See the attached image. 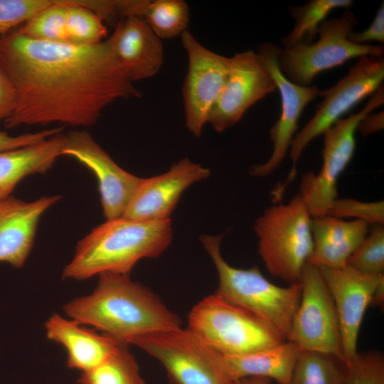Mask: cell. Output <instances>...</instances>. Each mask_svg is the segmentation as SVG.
<instances>
[{
  "label": "cell",
  "mask_w": 384,
  "mask_h": 384,
  "mask_svg": "<svg viewBox=\"0 0 384 384\" xmlns=\"http://www.w3.org/2000/svg\"><path fill=\"white\" fill-rule=\"evenodd\" d=\"M0 68L16 92L7 128L96 123L116 100L140 97L121 70L110 38L93 46L32 39L14 30L0 37Z\"/></svg>",
  "instance_id": "1"
},
{
  "label": "cell",
  "mask_w": 384,
  "mask_h": 384,
  "mask_svg": "<svg viewBox=\"0 0 384 384\" xmlns=\"http://www.w3.org/2000/svg\"><path fill=\"white\" fill-rule=\"evenodd\" d=\"M89 295L68 302L67 316L123 344L140 336L178 329L180 317L151 289L129 274L104 272Z\"/></svg>",
  "instance_id": "2"
},
{
  "label": "cell",
  "mask_w": 384,
  "mask_h": 384,
  "mask_svg": "<svg viewBox=\"0 0 384 384\" xmlns=\"http://www.w3.org/2000/svg\"><path fill=\"white\" fill-rule=\"evenodd\" d=\"M172 235L170 219L143 221L122 216L106 220L78 241L62 277L84 280L104 272L129 274L139 260L161 255Z\"/></svg>",
  "instance_id": "3"
},
{
  "label": "cell",
  "mask_w": 384,
  "mask_h": 384,
  "mask_svg": "<svg viewBox=\"0 0 384 384\" xmlns=\"http://www.w3.org/2000/svg\"><path fill=\"white\" fill-rule=\"evenodd\" d=\"M222 235H202L200 240L216 269L218 285L214 294L257 315L287 338L301 298V283L277 286L257 266L240 269L229 265L220 251Z\"/></svg>",
  "instance_id": "4"
},
{
  "label": "cell",
  "mask_w": 384,
  "mask_h": 384,
  "mask_svg": "<svg viewBox=\"0 0 384 384\" xmlns=\"http://www.w3.org/2000/svg\"><path fill=\"white\" fill-rule=\"evenodd\" d=\"M311 215L297 194L267 208L255 221L258 253L269 273L289 284L299 283L313 250Z\"/></svg>",
  "instance_id": "5"
},
{
  "label": "cell",
  "mask_w": 384,
  "mask_h": 384,
  "mask_svg": "<svg viewBox=\"0 0 384 384\" xmlns=\"http://www.w3.org/2000/svg\"><path fill=\"white\" fill-rule=\"evenodd\" d=\"M187 328L224 356L255 353L286 341L264 319L215 294L193 306L188 315Z\"/></svg>",
  "instance_id": "6"
},
{
  "label": "cell",
  "mask_w": 384,
  "mask_h": 384,
  "mask_svg": "<svg viewBox=\"0 0 384 384\" xmlns=\"http://www.w3.org/2000/svg\"><path fill=\"white\" fill-rule=\"evenodd\" d=\"M356 23L354 14L346 10L338 18L323 21L316 42L299 43L283 49L279 48L277 62L281 72L292 82L309 86L319 73L341 65L352 58L383 57V46L359 45L348 40V36Z\"/></svg>",
  "instance_id": "7"
},
{
  "label": "cell",
  "mask_w": 384,
  "mask_h": 384,
  "mask_svg": "<svg viewBox=\"0 0 384 384\" xmlns=\"http://www.w3.org/2000/svg\"><path fill=\"white\" fill-rule=\"evenodd\" d=\"M135 345L158 360L169 384H230L223 356L189 329L149 333L134 338Z\"/></svg>",
  "instance_id": "8"
},
{
  "label": "cell",
  "mask_w": 384,
  "mask_h": 384,
  "mask_svg": "<svg viewBox=\"0 0 384 384\" xmlns=\"http://www.w3.org/2000/svg\"><path fill=\"white\" fill-rule=\"evenodd\" d=\"M383 102L382 86L358 112L338 120L323 134L321 169L316 174L311 171L303 174L299 193L311 217L326 215L330 206L338 198V180L355 152L357 126Z\"/></svg>",
  "instance_id": "9"
},
{
  "label": "cell",
  "mask_w": 384,
  "mask_h": 384,
  "mask_svg": "<svg viewBox=\"0 0 384 384\" xmlns=\"http://www.w3.org/2000/svg\"><path fill=\"white\" fill-rule=\"evenodd\" d=\"M384 80L383 57L358 58L348 73L334 86L320 92L323 100L316 105L311 119L296 134L289 154L292 169L287 182L294 176L298 161L307 145L323 134L353 107L373 95Z\"/></svg>",
  "instance_id": "10"
},
{
  "label": "cell",
  "mask_w": 384,
  "mask_h": 384,
  "mask_svg": "<svg viewBox=\"0 0 384 384\" xmlns=\"http://www.w3.org/2000/svg\"><path fill=\"white\" fill-rule=\"evenodd\" d=\"M300 283V302L286 340L301 350L322 352L345 361L336 309L319 267L306 263Z\"/></svg>",
  "instance_id": "11"
},
{
  "label": "cell",
  "mask_w": 384,
  "mask_h": 384,
  "mask_svg": "<svg viewBox=\"0 0 384 384\" xmlns=\"http://www.w3.org/2000/svg\"><path fill=\"white\" fill-rule=\"evenodd\" d=\"M277 90L275 81L256 52L249 50L230 58L228 75L208 123L217 132L233 127L255 103Z\"/></svg>",
  "instance_id": "12"
},
{
  "label": "cell",
  "mask_w": 384,
  "mask_h": 384,
  "mask_svg": "<svg viewBox=\"0 0 384 384\" xmlns=\"http://www.w3.org/2000/svg\"><path fill=\"white\" fill-rule=\"evenodd\" d=\"M181 38L188 59L183 87L186 127L199 137L225 82L230 58L206 48L188 30Z\"/></svg>",
  "instance_id": "13"
},
{
  "label": "cell",
  "mask_w": 384,
  "mask_h": 384,
  "mask_svg": "<svg viewBox=\"0 0 384 384\" xmlns=\"http://www.w3.org/2000/svg\"><path fill=\"white\" fill-rule=\"evenodd\" d=\"M64 155L75 158L95 175L105 218L122 217L142 178L118 166L84 130L65 134Z\"/></svg>",
  "instance_id": "14"
},
{
  "label": "cell",
  "mask_w": 384,
  "mask_h": 384,
  "mask_svg": "<svg viewBox=\"0 0 384 384\" xmlns=\"http://www.w3.org/2000/svg\"><path fill=\"white\" fill-rule=\"evenodd\" d=\"M278 50L279 47L273 43H263L257 51L272 75L281 97L280 116L270 131L272 154L267 161L255 165L250 171L258 177L270 175L282 163L296 135L304 107L321 92L316 85L302 86L288 80L278 67Z\"/></svg>",
  "instance_id": "15"
},
{
  "label": "cell",
  "mask_w": 384,
  "mask_h": 384,
  "mask_svg": "<svg viewBox=\"0 0 384 384\" xmlns=\"http://www.w3.org/2000/svg\"><path fill=\"white\" fill-rule=\"evenodd\" d=\"M319 268L336 309L343 352L347 363L358 353L357 344L362 321L375 290L384 282V274L363 273L347 265L336 269Z\"/></svg>",
  "instance_id": "16"
},
{
  "label": "cell",
  "mask_w": 384,
  "mask_h": 384,
  "mask_svg": "<svg viewBox=\"0 0 384 384\" xmlns=\"http://www.w3.org/2000/svg\"><path fill=\"white\" fill-rule=\"evenodd\" d=\"M209 176L208 169L182 159L166 173L142 178L122 217L143 221L170 219L184 191Z\"/></svg>",
  "instance_id": "17"
},
{
  "label": "cell",
  "mask_w": 384,
  "mask_h": 384,
  "mask_svg": "<svg viewBox=\"0 0 384 384\" xmlns=\"http://www.w3.org/2000/svg\"><path fill=\"white\" fill-rule=\"evenodd\" d=\"M62 198L43 196L27 202L9 196L0 199V262L21 268L33 247L42 215Z\"/></svg>",
  "instance_id": "18"
},
{
  "label": "cell",
  "mask_w": 384,
  "mask_h": 384,
  "mask_svg": "<svg viewBox=\"0 0 384 384\" xmlns=\"http://www.w3.org/2000/svg\"><path fill=\"white\" fill-rule=\"evenodd\" d=\"M110 38L118 66L131 82L149 78L159 71L163 45L142 17L121 20Z\"/></svg>",
  "instance_id": "19"
},
{
  "label": "cell",
  "mask_w": 384,
  "mask_h": 384,
  "mask_svg": "<svg viewBox=\"0 0 384 384\" xmlns=\"http://www.w3.org/2000/svg\"><path fill=\"white\" fill-rule=\"evenodd\" d=\"M45 329L48 338L67 351V366L82 373L101 364L123 345L105 334H99L58 314L48 319Z\"/></svg>",
  "instance_id": "20"
},
{
  "label": "cell",
  "mask_w": 384,
  "mask_h": 384,
  "mask_svg": "<svg viewBox=\"0 0 384 384\" xmlns=\"http://www.w3.org/2000/svg\"><path fill=\"white\" fill-rule=\"evenodd\" d=\"M363 220H345L329 215L312 217L313 250L306 263L317 267L342 268L368 234Z\"/></svg>",
  "instance_id": "21"
},
{
  "label": "cell",
  "mask_w": 384,
  "mask_h": 384,
  "mask_svg": "<svg viewBox=\"0 0 384 384\" xmlns=\"http://www.w3.org/2000/svg\"><path fill=\"white\" fill-rule=\"evenodd\" d=\"M65 134L54 135L38 144L0 151V199L11 196L26 176L45 174L62 156Z\"/></svg>",
  "instance_id": "22"
},
{
  "label": "cell",
  "mask_w": 384,
  "mask_h": 384,
  "mask_svg": "<svg viewBox=\"0 0 384 384\" xmlns=\"http://www.w3.org/2000/svg\"><path fill=\"white\" fill-rule=\"evenodd\" d=\"M301 351L294 343L284 341L271 348L240 356H223L226 375L232 383L247 377H265L277 384H291L293 369Z\"/></svg>",
  "instance_id": "23"
},
{
  "label": "cell",
  "mask_w": 384,
  "mask_h": 384,
  "mask_svg": "<svg viewBox=\"0 0 384 384\" xmlns=\"http://www.w3.org/2000/svg\"><path fill=\"white\" fill-rule=\"evenodd\" d=\"M353 3L351 0H311L304 5L291 7L294 24L292 31L282 38L284 48L312 43L321 24L333 10L348 9Z\"/></svg>",
  "instance_id": "24"
},
{
  "label": "cell",
  "mask_w": 384,
  "mask_h": 384,
  "mask_svg": "<svg viewBox=\"0 0 384 384\" xmlns=\"http://www.w3.org/2000/svg\"><path fill=\"white\" fill-rule=\"evenodd\" d=\"M346 362L335 356L301 350L295 363L291 384H341Z\"/></svg>",
  "instance_id": "25"
},
{
  "label": "cell",
  "mask_w": 384,
  "mask_h": 384,
  "mask_svg": "<svg viewBox=\"0 0 384 384\" xmlns=\"http://www.w3.org/2000/svg\"><path fill=\"white\" fill-rule=\"evenodd\" d=\"M123 344L106 361L82 373L79 384H146L133 355Z\"/></svg>",
  "instance_id": "26"
},
{
  "label": "cell",
  "mask_w": 384,
  "mask_h": 384,
  "mask_svg": "<svg viewBox=\"0 0 384 384\" xmlns=\"http://www.w3.org/2000/svg\"><path fill=\"white\" fill-rule=\"evenodd\" d=\"M92 1L69 0L66 11L68 43L93 46L105 41L107 27L90 9Z\"/></svg>",
  "instance_id": "27"
},
{
  "label": "cell",
  "mask_w": 384,
  "mask_h": 384,
  "mask_svg": "<svg viewBox=\"0 0 384 384\" xmlns=\"http://www.w3.org/2000/svg\"><path fill=\"white\" fill-rule=\"evenodd\" d=\"M143 18L160 39L181 36L189 22V7L183 0L149 1Z\"/></svg>",
  "instance_id": "28"
},
{
  "label": "cell",
  "mask_w": 384,
  "mask_h": 384,
  "mask_svg": "<svg viewBox=\"0 0 384 384\" xmlns=\"http://www.w3.org/2000/svg\"><path fill=\"white\" fill-rule=\"evenodd\" d=\"M68 4L69 0H55L53 5L30 18L16 31L35 40L68 43L66 11Z\"/></svg>",
  "instance_id": "29"
},
{
  "label": "cell",
  "mask_w": 384,
  "mask_h": 384,
  "mask_svg": "<svg viewBox=\"0 0 384 384\" xmlns=\"http://www.w3.org/2000/svg\"><path fill=\"white\" fill-rule=\"evenodd\" d=\"M347 266L366 274H381L384 272V228L374 225L369 234L351 255Z\"/></svg>",
  "instance_id": "30"
},
{
  "label": "cell",
  "mask_w": 384,
  "mask_h": 384,
  "mask_svg": "<svg viewBox=\"0 0 384 384\" xmlns=\"http://www.w3.org/2000/svg\"><path fill=\"white\" fill-rule=\"evenodd\" d=\"M346 366L341 384H384V356L380 351L358 352Z\"/></svg>",
  "instance_id": "31"
},
{
  "label": "cell",
  "mask_w": 384,
  "mask_h": 384,
  "mask_svg": "<svg viewBox=\"0 0 384 384\" xmlns=\"http://www.w3.org/2000/svg\"><path fill=\"white\" fill-rule=\"evenodd\" d=\"M326 215L345 220H363L368 225H383L384 203L383 201L366 202L338 197L330 206Z\"/></svg>",
  "instance_id": "32"
},
{
  "label": "cell",
  "mask_w": 384,
  "mask_h": 384,
  "mask_svg": "<svg viewBox=\"0 0 384 384\" xmlns=\"http://www.w3.org/2000/svg\"><path fill=\"white\" fill-rule=\"evenodd\" d=\"M55 2V0H0V37Z\"/></svg>",
  "instance_id": "33"
},
{
  "label": "cell",
  "mask_w": 384,
  "mask_h": 384,
  "mask_svg": "<svg viewBox=\"0 0 384 384\" xmlns=\"http://www.w3.org/2000/svg\"><path fill=\"white\" fill-rule=\"evenodd\" d=\"M62 131L63 127H60L14 137L9 135L6 132L0 131V151L38 144L54 135L62 133Z\"/></svg>",
  "instance_id": "34"
},
{
  "label": "cell",
  "mask_w": 384,
  "mask_h": 384,
  "mask_svg": "<svg viewBox=\"0 0 384 384\" xmlns=\"http://www.w3.org/2000/svg\"><path fill=\"white\" fill-rule=\"evenodd\" d=\"M351 42L359 44H370L369 42L384 43V4H381L372 23L364 31L351 32L348 36Z\"/></svg>",
  "instance_id": "35"
},
{
  "label": "cell",
  "mask_w": 384,
  "mask_h": 384,
  "mask_svg": "<svg viewBox=\"0 0 384 384\" xmlns=\"http://www.w3.org/2000/svg\"><path fill=\"white\" fill-rule=\"evenodd\" d=\"M16 92L5 73L0 70V122L12 114L16 105Z\"/></svg>",
  "instance_id": "36"
},
{
  "label": "cell",
  "mask_w": 384,
  "mask_h": 384,
  "mask_svg": "<svg viewBox=\"0 0 384 384\" xmlns=\"http://www.w3.org/2000/svg\"><path fill=\"white\" fill-rule=\"evenodd\" d=\"M384 115L383 112L376 114H368L361 120L357 126V131L362 136H368L383 129Z\"/></svg>",
  "instance_id": "37"
},
{
  "label": "cell",
  "mask_w": 384,
  "mask_h": 384,
  "mask_svg": "<svg viewBox=\"0 0 384 384\" xmlns=\"http://www.w3.org/2000/svg\"><path fill=\"white\" fill-rule=\"evenodd\" d=\"M272 380L265 377H247L233 381L230 384H272Z\"/></svg>",
  "instance_id": "38"
},
{
  "label": "cell",
  "mask_w": 384,
  "mask_h": 384,
  "mask_svg": "<svg viewBox=\"0 0 384 384\" xmlns=\"http://www.w3.org/2000/svg\"><path fill=\"white\" fill-rule=\"evenodd\" d=\"M384 301V282L375 290L371 301V304L375 306H383Z\"/></svg>",
  "instance_id": "39"
},
{
  "label": "cell",
  "mask_w": 384,
  "mask_h": 384,
  "mask_svg": "<svg viewBox=\"0 0 384 384\" xmlns=\"http://www.w3.org/2000/svg\"><path fill=\"white\" fill-rule=\"evenodd\" d=\"M0 70H2L1 69V68H0Z\"/></svg>",
  "instance_id": "40"
}]
</instances>
